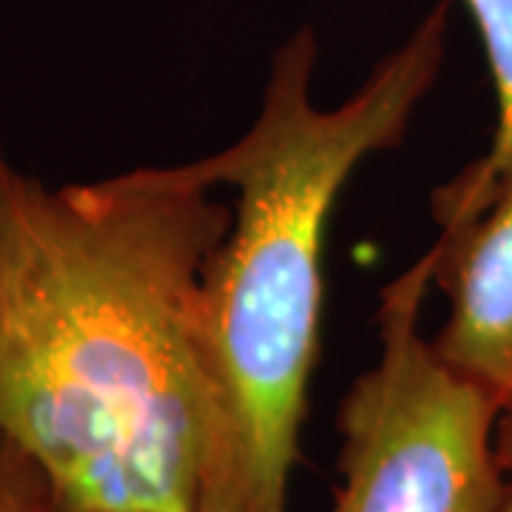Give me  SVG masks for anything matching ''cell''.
Wrapping results in <instances>:
<instances>
[{"label":"cell","instance_id":"cell-1","mask_svg":"<svg viewBox=\"0 0 512 512\" xmlns=\"http://www.w3.org/2000/svg\"><path fill=\"white\" fill-rule=\"evenodd\" d=\"M194 165L46 185L0 148V444L57 512H202L200 285L234 208Z\"/></svg>","mask_w":512,"mask_h":512},{"label":"cell","instance_id":"cell-2","mask_svg":"<svg viewBox=\"0 0 512 512\" xmlns=\"http://www.w3.org/2000/svg\"><path fill=\"white\" fill-rule=\"evenodd\" d=\"M450 0L436 3L359 92L313 103L316 35L293 32L271 60L262 109L197 177L234 188L228 234L200 285V362L214 458L202 512H288L325 305V228L350 174L396 148L439 80Z\"/></svg>","mask_w":512,"mask_h":512},{"label":"cell","instance_id":"cell-3","mask_svg":"<svg viewBox=\"0 0 512 512\" xmlns=\"http://www.w3.org/2000/svg\"><path fill=\"white\" fill-rule=\"evenodd\" d=\"M433 251L382 293L379 362L339 407L342 487L330 512H495L507 473L498 404L421 333Z\"/></svg>","mask_w":512,"mask_h":512},{"label":"cell","instance_id":"cell-4","mask_svg":"<svg viewBox=\"0 0 512 512\" xmlns=\"http://www.w3.org/2000/svg\"><path fill=\"white\" fill-rule=\"evenodd\" d=\"M436 220L433 285L450 313L433 348L504 407L512 396V157L493 168L473 163L450 180L436 194Z\"/></svg>","mask_w":512,"mask_h":512},{"label":"cell","instance_id":"cell-5","mask_svg":"<svg viewBox=\"0 0 512 512\" xmlns=\"http://www.w3.org/2000/svg\"><path fill=\"white\" fill-rule=\"evenodd\" d=\"M464 6L476 20L498 100L493 143L478 160V165L493 168L512 157V0H464Z\"/></svg>","mask_w":512,"mask_h":512},{"label":"cell","instance_id":"cell-6","mask_svg":"<svg viewBox=\"0 0 512 512\" xmlns=\"http://www.w3.org/2000/svg\"><path fill=\"white\" fill-rule=\"evenodd\" d=\"M0 512H57L43 473L12 444H0Z\"/></svg>","mask_w":512,"mask_h":512},{"label":"cell","instance_id":"cell-7","mask_svg":"<svg viewBox=\"0 0 512 512\" xmlns=\"http://www.w3.org/2000/svg\"><path fill=\"white\" fill-rule=\"evenodd\" d=\"M495 453L501 461V470L512 476V396L498 410V421H495Z\"/></svg>","mask_w":512,"mask_h":512},{"label":"cell","instance_id":"cell-8","mask_svg":"<svg viewBox=\"0 0 512 512\" xmlns=\"http://www.w3.org/2000/svg\"><path fill=\"white\" fill-rule=\"evenodd\" d=\"M495 512H512V476H507V484H504V493L498 498Z\"/></svg>","mask_w":512,"mask_h":512},{"label":"cell","instance_id":"cell-9","mask_svg":"<svg viewBox=\"0 0 512 512\" xmlns=\"http://www.w3.org/2000/svg\"><path fill=\"white\" fill-rule=\"evenodd\" d=\"M55 510H57V507H55Z\"/></svg>","mask_w":512,"mask_h":512}]
</instances>
